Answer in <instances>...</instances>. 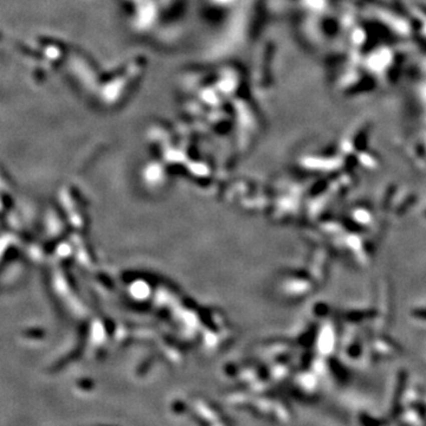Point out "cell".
<instances>
[{
	"mask_svg": "<svg viewBox=\"0 0 426 426\" xmlns=\"http://www.w3.org/2000/svg\"><path fill=\"white\" fill-rule=\"evenodd\" d=\"M413 201H414V199H408V200H406L404 204L400 206V207L396 209V213H399V215H402V213H405L406 209H408L411 204H413Z\"/></svg>",
	"mask_w": 426,
	"mask_h": 426,
	"instance_id": "cell-6",
	"label": "cell"
},
{
	"mask_svg": "<svg viewBox=\"0 0 426 426\" xmlns=\"http://www.w3.org/2000/svg\"><path fill=\"white\" fill-rule=\"evenodd\" d=\"M406 379H407V374L405 372H400L398 376V383H396V388L394 393V402H393V409H394V414L398 413L399 408V402H400V398L402 392H404L405 385H406Z\"/></svg>",
	"mask_w": 426,
	"mask_h": 426,
	"instance_id": "cell-1",
	"label": "cell"
},
{
	"mask_svg": "<svg viewBox=\"0 0 426 426\" xmlns=\"http://www.w3.org/2000/svg\"><path fill=\"white\" fill-rule=\"evenodd\" d=\"M360 419H361V421H362V424H365V425H380L381 424V421H379V420H376V419H373V418H371V417H368V415L367 414H361V417H360Z\"/></svg>",
	"mask_w": 426,
	"mask_h": 426,
	"instance_id": "cell-3",
	"label": "cell"
},
{
	"mask_svg": "<svg viewBox=\"0 0 426 426\" xmlns=\"http://www.w3.org/2000/svg\"><path fill=\"white\" fill-rule=\"evenodd\" d=\"M374 311H363V310H356V311H350L348 314V320L352 321V322H359V321H362L365 319H368V317H372L374 315Z\"/></svg>",
	"mask_w": 426,
	"mask_h": 426,
	"instance_id": "cell-2",
	"label": "cell"
},
{
	"mask_svg": "<svg viewBox=\"0 0 426 426\" xmlns=\"http://www.w3.org/2000/svg\"><path fill=\"white\" fill-rule=\"evenodd\" d=\"M425 216H426V212H425Z\"/></svg>",
	"mask_w": 426,
	"mask_h": 426,
	"instance_id": "cell-7",
	"label": "cell"
},
{
	"mask_svg": "<svg viewBox=\"0 0 426 426\" xmlns=\"http://www.w3.org/2000/svg\"><path fill=\"white\" fill-rule=\"evenodd\" d=\"M360 354H361V347L359 345H353L349 348V355L352 356V358H358Z\"/></svg>",
	"mask_w": 426,
	"mask_h": 426,
	"instance_id": "cell-5",
	"label": "cell"
},
{
	"mask_svg": "<svg viewBox=\"0 0 426 426\" xmlns=\"http://www.w3.org/2000/svg\"><path fill=\"white\" fill-rule=\"evenodd\" d=\"M412 315L420 320H426V309L425 308H419V309L412 310Z\"/></svg>",
	"mask_w": 426,
	"mask_h": 426,
	"instance_id": "cell-4",
	"label": "cell"
}]
</instances>
